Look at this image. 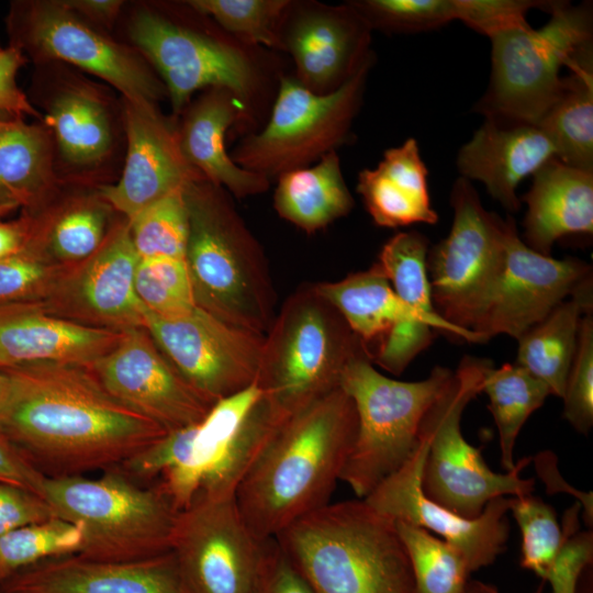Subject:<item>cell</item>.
Segmentation results:
<instances>
[{
  "label": "cell",
  "mask_w": 593,
  "mask_h": 593,
  "mask_svg": "<svg viewBox=\"0 0 593 593\" xmlns=\"http://www.w3.org/2000/svg\"><path fill=\"white\" fill-rule=\"evenodd\" d=\"M2 371L0 428L47 478L120 467L168 434L110 394L89 366L34 363Z\"/></svg>",
  "instance_id": "1"
},
{
  "label": "cell",
  "mask_w": 593,
  "mask_h": 593,
  "mask_svg": "<svg viewBox=\"0 0 593 593\" xmlns=\"http://www.w3.org/2000/svg\"><path fill=\"white\" fill-rule=\"evenodd\" d=\"M356 433L354 402L340 388L277 426L234 494L257 538L273 539L329 503Z\"/></svg>",
  "instance_id": "2"
},
{
  "label": "cell",
  "mask_w": 593,
  "mask_h": 593,
  "mask_svg": "<svg viewBox=\"0 0 593 593\" xmlns=\"http://www.w3.org/2000/svg\"><path fill=\"white\" fill-rule=\"evenodd\" d=\"M183 195L189 217L184 260L197 306L265 336L276 316V292L260 243L223 188L199 178Z\"/></svg>",
  "instance_id": "3"
},
{
  "label": "cell",
  "mask_w": 593,
  "mask_h": 593,
  "mask_svg": "<svg viewBox=\"0 0 593 593\" xmlns=\"http://www.w3.org/2000/svg\"><path fill=\"white\" fill-rule=\"evenodd\" d=\"M273 539L313 593H415L394 521L363 499L329 502Z\"/></svg>",
  "instance_id": "4"
},
{
  "label": "cell",
  "mask_w": 593,
  "mask_h": 593,
  "mask_svg": "<svg viewBox=\"0 0 593 593\" xmlns=\"http://www.w3.org/2000/svg\"><path fill=\"white\" fill-rule=\"evenodd\" d=\"M281 422L254 383L217 401L198 424L169 432L139 455L137 468L179 512L198 497H234Z\"/></svg>",
  "instance_id": "5"
},
{
  "label": "cell",
  "mask_w": 593,
  "mask_h": 593,
  "mask_svg": "<svg viewBox=\"0 0 593 593\" xmlns=\"http://www.w3.org/2000/svg\"><path fill=\"white\" fill-rule=\"evenodd\" d=\"M366 351L337 310L312 286L292 293L264 336L256 385L282 421L339 388Z\"/></svg>",
  "instance_id": "6"
},
{
  "label": "cell",
  "mask_w": 593,
  "mask_h": 593,
  "mask_svg": "<svg viewBox=\"0 0 593 593\" xmlns=\"http://www.w3.org/2000/svg\"><path fill=\"white\" fill-rule=\"evenodd\" d=\"M41 496L55 517L82 533L78 555L135 561L171 551L179 511L157 485H144L119 468L99 478H45Z\"/></svg>",
  "instance_id": "7"
},
{
  "label": "cell",
  "mask_w": 593,
  "mask_h": 593,
  "mask_svg": "<svg viewBox=\"0 0 593 593\" xmlns=\"http://www.w3.org/2000/svg\"><path fill=\"white\" fill-rule=\"evenodd\" d=\"M452 374L436 366L424 380L399 381L376 370L366 351L347 363L339 388L354 402L357 433L340 480L358 499L367 497L411 457L426 412Z\"/></svg>",
  "instance_id": "8"
},
{
  "label": "cell",
  "mask_w": 593,
  "mask_h": 593,
  "mask_svg": "<svg viewBox=\"0 0 593 593\" xmlns=\"http://www.w3.org/2000/svg\"><path fill=\"white\" fill-rule=\"evenodd\" d=\"M489 359L465 356L451 379L426 412L419 436L427 441L422 472L424 494L439 505L466 517H478L486 504L500 496L532 494L535 480L521 471L530 458H523L506 473L492 471L481 448L469 444L461 433V416L480 392Z\"/></svg>",
  "instance_id": "9"
},
{
  "label": "cell",
  "mask_w": 593,
  "mask_h": 593,
  "mask_svg": "<svg viewBox=\"0 0 593 593\" xmlns=\"http://www.w3.org/2000/svg\"><path fill=\"white\" fill-rule=\"evenodd\" d=\"M540 29L490 37L491 79L477 111L501 122L536 124L560 97L562 67L592 45L588 4L556 2Z\"/></svg>",
  "instance_id": "10"
},
{
  "label": "cell",
  "mask_w": 593,
  "mask_h": 593,
  "mask_svg": "<svg viewBox=\"0 0 593 593\" xmlns=\"http://www.w3.org/2000/svg\"><path fill=\"white\" fill-rule=\"evenodd\" d=\"M373 60L372 54L327 93H315L295 77L281 76L268 122L260 132L238 143L231 155L233 160L271 180L336 152L351 136Z\"/></svg>",
  "instance_id": "11"
},
{
  "label": "cell",
  "mask_w": 593,
  "mask_h": 593,
  "mask_svg": "<svg viewBox=\"0 0 593 593\" xmlns=\"http://www.w3.org/2000/svg\"><path fill=\"white\" fill-rule=\"evenodd\" d=\"M128 36L158 72L175 115L183 112L195 91L223 88L237 98L249 120L265 86L254 47L225 32L200 30L150 9L133 15Z\"/></svg>",
  "instance_id": "12"
},
{
  "label": "cell",
  "mask_w": 593,
  "mask_h": 593,
  "mask_svg": "<svg viewBox=\"0 0 593 593\" xmlns=\"http://www.w3.org/2000/svg\"><path fill=\"white\" fill-rule=\"evenodd\" d=\"M450 203V232L427 253L430 294L440 317L473 332L502 271L506 219L486 211L462 177L452 187Z\"/></svg>",
  "instance_id": "13"
},
{
  "label": "cell",
  "mask_w": 593,
  "mask_h": 593,
  "mask_svg": "<svg viewBox=\"0 0 593 593\" xmlns=\"http://www.w3.org/2000/svg\"><path fill=\"white\" fill-rule=\"evenodd\" d=\"M8 25L11 46L38 61L61 60L90 72L126 101L156 105L167 93L137 51L111 40L61 0L14 3Z\"/></svg>",
  "instance_id": "14"
},
{
  "label": "cell",
  "mask_w": 593,
  "mask_h": 593,
  "mask_svg": "<svg viewBox=\"0 0 593 593\" xmlns=\"http://www.w3.org/2000/svg\"><path fill=\"white\" fill-rule=\"evenodd\" d=\"M144 328L176 370L208 401L255 383L264 335L227 324L195 306L164 318L143 306Z\"/></svg>",
  "instance_id": "15"
},
{
  "label": "cell",
  "mask_w": 593,
  "mask_h": 593,
  "mask_svg": "<svg viewBox=\"0 0 593 593\" xmlns=\"http://www.w3.org/2000/svg\"><path fill=\"white\" fill-rule=\"evenodd\" d=\"M268 540L257 538L234 497H198L181 511L171 551L192 593H251Z\"/></svg>",
  "instance_id": "16"
},
{
  "label": "cell",
  "mask_w": 593,
  "mask_h": 593,
  "mask_svg": "<svg viewBox=\"0 0 593 593\" xmlns=\"http://www.w3.org/2000/svg\"><path fill=\"white\" fill-rule=\"evenodd\" d=\"M502 271L473 328L484 338L505 334L518 339L541 322L568 295L592 288L591 266L577 258L555 259L529 248L506 217Z\"/></svg>",
  "instance_id": "17"
},
{
  "label": "cell",
  "mask_w": 593,
  "mask_h": 593,
  "mask_svg": "<svg viewBox=\"0 0 593 593\" xmlns=\"http://www.w3.org/2000/svg\"><path fill=\"white\" fill-rule=\"evenodd\" d=\"M137 262L124 219L111 227L94 254L66 267L38 304L55 315L93 327L121 333L144 327L143 304L134 289Z\"/></svg>",
  "instance_id": "18"
},
{
  "label": "cell",
  "mask_w": 593,
  "mask_h": 593,
  "mask_svg": "<svg viewBox=\"0 0 593 593\" xmlns=\"http://www.w3.org/2000/svg\"><path fill=\"white\" fill-rule=\"evenodd\" d=\"M427 441L419 444L394 473L363 500L393 521L425 528L456 547L471 572L486 567L505 550L510 535L506 514L511 496L491 500L475 518H466L428 499L422 489Z\"/></svg>",
  "instance_id": "19"
},
{
  "label": "cell",
  "mask_w": 593,
  "mask_h": 593,
  "mask_svg": "<svg viewBox=\"0 0 593 593\" xmlns=\"http://www.w3.org/2000/svg\"><path fill=\"white\" fill-rule=\"evenodd\" d=\"M104 389L168 433L201 422L214 405L170 363L144 327L89 366Z\"/></svg>",
  "instance_id": "20"
},
{
  "label": "cell",
  "mask_w": 593,
  "mask_h": 593,
  "mask_svg": "<svg viewBox=\"0 0 593 593\" xmlns=\"http://www.w3.org/2000/svg\"><path fill=\"white\" fill-rule=\"evenodd\" d=\"M359 338L372 363L400 374L425 350L435 331L395 294L376 262L342 280L313 284Z\"/></svg>",
  "instance_id": "21"
},
{
  "label": "cell",
  "mask_w": 593,
  "mask_h": 593,
  "mask_svg": "<svg viewBox=\"0 0 593 593\" xmlns=\"http://www.w3.org/2000/svg\"><path fill=\"white\" fill-rule=\"evenodd\" d=\"M372 29L349 3L291 1L282 19L281 51L294 61V76L315 93L338 88L373 54Z\"/></svg>",
  "instance_id": "22"
},
{
  "label": "cell",
  "mask_w": 593,
  "mask_h": 593,
  "mask_svg": "<svg viewBox=\"0 0 593 593\" xmlns=\"http://www.w3.org/2000/svg\"><path fill=\"white\" fill-rule=\"evenodd\" d=\"M127 149L118 182L99 187L98 194L131 220L169 193L203 178L184 158L177 126L156 105L124 100Z\"/></svg>",
  "instance_id": "23"
},
{
  "label": "cell",
  "mask_w": 593,
  "mask_h": 593,
  "mask_svg": "<svg viewBox=\"0 0 593 593\" xmlns=\"http://www.w3.org/2000/svg\"><path fill=\"white\" fill-rule=\"evenodd\" d=\"M0 593H192L172 551L135 561H105L78 553L25 568Z\"/></svg>",
  "instance_id": "24"
},
{
  "label": "cell",
  "mask_w": 593,
  "mask_h": 593,
  "mask_svg": "<svg viewBox=\"0 0 593 593\" xmlns=\"http://www.w3.org/2000/svg\"><path fill=\"white\" fill-rule=\"evenodd\" d=\"M123 333L85 325L38 303L0 305V368L34 363L91 366Z\"/></svg>",
  "instance_id": "25"
},
{
  "label": "cell",
  "mask_w": 593,
  "mask_h": 593,
  "mask_svg": "<svg viewBox=\"0 0 593 593\" xmlns=\"http://www.w3.org/2000/svg\"><path fill=\"white\" fill-rule=\"evenodd\" d=\"M553 157L556 148L538 125L486 118L459 149L457 168L462 178L482 182L506 211L516 212L518 184Z\"/></svg>",
  "instance_id": "26"
},
{
  "label": "cell",
  "mask_w": 593,
  "mask_h": 593,
  "mask_svg": "<svg viewBox=\"0 0 593 593\" xmlns=\"http://www.w3.org/2000/svg\"><path fill=\"white\" fill-rule=\"evenodd\" d=\"M177 126L187 161L204 179L243 199L265 192L266 177L238 166L226 152L225 135L238 120H247L237 98L223 88L206 89L187 105Z\"/></svg>",
  "instance_id": "27"
},
{
  "label": "cell",
  "mask_w": 593,
  "mask_h": 593,
  "mask_svg": "<svg viewBox=\"0 0 593 593\" xmlns=\"http://www.w3.org/2000/svg\"><path fill=\"white\" fill-rule=\"evenodd\" d=\"M522 201L527 204L523 242L539 254L550 256L561 237L593 233V171L553 157L533 175Z\"/></svg>",
  "instance_id": "28"
},
{
  "label": "cell",
  "mask_w": 593,
  "mask_h": 593,
  "mask_svg": "<svg viewBox=\"0 0 593 593\" xmlns=\"http://www.w3.org/2000/svg\"><path fill=\"white\" fill-rule=\"evenodd\" d=\"M357 192L378 226L395 228L438 220L430 204L427 169L414 138L387 149L376 168L361 170Z\"/></svg>",
  "instance_id": "29"
},
{
  "label": "cell",
  "mask_w": 593,
  "mask_h": 593,
  "mask_svg": "<svg viewBox=\"0 0 593 593\" xmlns=\"http://www.w3.org/2000/svg\"><path fill=\"white\" fill-rule=\"evenodd\" d=\"M56 183L54 142L45 125L24 120L0 125V220L22 208H43Z\"/></svg>",
  "instance_id": "30"
},
{
  "label": "cell",
  "mask_w": 593,
  "mask_h": 593,
  "mask_svg": "<svg viewBox=\"0 0 593 593\" xmlns=\"http://www.w3.org/2000/svg\"><path fill=\"white\" fill-rule=\"evenodd\" d=\"M114 211L97 192L71 198L51 211L24 212L30 222L24 246L58 266H74L94 254L111 227Z\"/></svg>",
  "instance_id": "31"
},
{
  "label": "cell",
  "mask_w": 593,
  "mask_h": 593,
  "mask_svg": "<svg viewBox=\"0 0 593 593\" xmlns=\"http://www.w3.org/2000/svg\"><path fill=\"white\" fill-rule=\"evenodd\" d=\"M61 159L75 168H94L109 156L113 128L107 104L90 88L70 85L51 99L44 119Z\"/></svg>",
  "instance_id": "32"
},
{
  "label": "cell",
  "mask_w": 593,
  "mask_h": 593,
  "mask_svg": "<svg viewBox=\"0 0 593 593\" xmlns=\"http://www.w3.org/2000/svg\"><path fill=\"white\" fill-rule=\"evenodd\" d=\"M354 204L336 152L324 155L313 166L277 178L273 194L277 213L309 234L346 216Z\"/></svg>",
  "instance_id": "33"
},
{
  "label": "cell",
  "mask_w": 593,
  "mask_h": 593,
  "mask_svg": "<svg viewBox=\"0 0 593 593\" xmlns=\"http://www.w3.org/2000/svg\"><path fill=\"white\" fill-rule=\"evenodd\" d=\"M558 100L536 123L550 138L556 158L593 171V54L585 47L568 65Z\"/></svg>",
  "instance_id": "34"
},
{
  "label": "cell",
  "mask_w": 593,
  "mask_h": 593,
  "mask_svg": "<svg viewBox=\"0 0 593 593\" xmlns=\"http://www.w3.org/2000/svg\"><path fill=\"white\" fill-rule=\"evenodd\" d=\"M593 310L592 288L558 304L518 339L517 365L563 398L583 314Z\"/></svg>",
  "instance_id": "35"
},
{
  "label": "cell",
  "mask_w": 593,
  "mask_h": 593,
  "mask_svg": "<svg viewBox=\"0 0 593 593\" xmlns=\"http://www.w3.org/2000/svg\"><path fill=\"white\" fill-rule=\"evenodd\" d=\"M428 246L419 232L398 233L382 246L377 264L395 294L423 323L469 343H485L475 332L456 327L436 312L426 269Z\"/></svg>",
  "instance_id": "36"
},
{
  "label": "cell",
  "mask_w": 593,
  "mask_h": 593,
  "mask_svg": "<svg viewBox=\"0 0 593 593\" xmlns=\"http://www.w3.org/2000/svg\"><path fill=\"white\" fill-rule=\"evenodd\" d=\"M482 392L489 398L500 443L501 463L506 471L515 468L514 447L528 419L551 395L549 387L517 363L491 367L484 377Z\"/></svg>",
  "instance_id": "37"
},
{
  "label": "cell",
  "mask_w": 593,
  "mask_h": 593,
  "mask_svg": "<svg viewBox=\"0 0 593 593\" xmlns=\"http://www.w3.org/2000/svg\"><path fill=\"white\" fill-rule=\"evenodd\" d=\"M394 523L411 562L415 593H463L471 571L462 553L425 528Z\"/></svg>",
  "instance_id": "38"
},
{
  "label": "cell",
  "mask_w": 593,
  "mask_h": 593,
  "mask_svg": "<svg viewBox=\"0 0 593 593\" xmlns=\"http://www.w3.org/2000/svg\"><path fill=\"white\" fill-rule=\"evenodd\" d=\"M195 13L215 21L244 45L281 51L279 30L290 0H190Z\"/></svg>",
  "instance_id": "39"
},
{
  "label": "cell",
  "mask_w": 593,
  "mask_h": 593,
  "mask_svg": "<svg viewBox=\"0 0 593 593\" xmlns=\"http://www.w3.org/2000/svg\"><path fill=\"white\" fill-rule=\"evenodd\" d=\"M81 546V529L58 517L10 530L0 536V584L43 560L78 553Z\"/></svg>",
  "instance_id": "40"
},
{
  "label": "cell",
  "mask_w": 593,
  "mask_h": 593,
  "mask_svg": "<svg viewBox=\"0 0 593 593\" xmlns=\"http://www.w3.org/2000/svg\"><path fill=\"white\" fill-rule=\"evenodd\" d=\"M127 222L139 259H184L189 217L183 189L169 193Z\"/></svg>",
  "instance_id": "41"
},
{
  "label": "cell",
  "mask_w": 593,
  "mask_h": 593,
  "mask_svg": "<svg viewBox=\"0 0 593 593\" xmlns=\"http://www.w3.org/2000/svg\"><path fill=\"white\" fill-rule=\"evenodd\" d=\"M134 289L143 306L164 318L186 315L197 306L184 259L138 258Z\"/></svg>",
  "instance_id": "42"
},
{
  "label": "cell",
  "mask_w": 593,
  "mask_h": 593,
  "mask_svg": "<svg viewBox=\"0 0 593 593\" xmlns=\"http://www.w3.org/2000/svg\"><path fill=\"white\" fill-rule=\"evenodd\" d=\"M510 511L522 533L521 566L542 579L563 538L557 514L532 494L511 496Z\"/></svg>",
  "instance_id": "43"
},
{
  "label": "cell",
  "mask_w": 593,
  "mask_h": 593,
  "mask_svg": "<svg viewBox=\"0 0 593 593\" xmlns=\"http://www.w3.org/2000/svg\"><path fill=\"white\" fill-rule=\"evenodd\" d=\"M349 3L372 30L384 32H423L455 20L454 0H361Z\"/></svg>",
  "instance_id": "44"
},
{
  "label": "cell",
  "mask_w": 593,
  "mask_h": 593,
  "mask_svg": "<svg viewBox=\"0 0 593 593\" xmlns=\"http://www.w3.org/2000/svg\"><path fill=\"white\" fill-rule=\"evenodd\" d=\"M65 268L27 246L0 258V305L43 301Z\"/></svg>",
  "instance_id": "45"
},
{
  "label": "cell",
  "mask_w": 593,
  "mask_h": 593,
  "mask_svg": "<svg viewBox=\"0 0 593 593\" xmlns=\"http://www.w3.org/2000/svg\"><path fill=\"white\" fill-rule=\"evenodd\" d=\"M563 417L586 435L593 425V310L583 314L562 398Z\"/></svg>",
  "instance_id": "46"
},
{
  "label": "cell",
  "mask_w": 593,
  "mask_h": 593,
  "mask_svg": "<svg viewBox=\"0 0 593 593\" xmlns=\"http://www.w3.org/2000/svg\"><path fill=\"white\" fill-rule=\"evenodd\" d=\"M581 505L575 502L563 516L561 545L542 577L552 593H578L583 572L593 560V534L580 530Z\"/></svg>",
  "instance_id": "47"
},
{
  "label": "cell",
  "mask_w": 593,
  "mask_h": 593,
  "mask_svg": "<svg viewBox=\"0 0 593 593\" xmlns=\"http://www.w3.org/2000/svg\"><path fill=\"white\" fill-rule=\"evenodd\" d=\"M555 3L535 0H454L455 20L492 37L512 30L530 27L527 12L535 8L549 12Z\"/></svg>",
  "instance_id": "48"
},
{
  "label": "cell",
  "mask_w": 593,
  "mask_h": 593,
  "mask_svg": "<svg viewBox=\"0 0 593 593\" xmlns=\"http://www.w3.org/2000/svg\"><path fill=\"white\" fill-rule=\"evenodd\" d=\"M53 517L52 508L38 494L0 481V536Z\"/></svg>",
  "instance_id": "49"
},
{
  "label": "cell",
  "mask_w": 593,
  "mask_h": 593,
  "mask_svg": "<svg viewBox=\"0 0 593 593\" xmlns=\"http://www.w3.org/2000/svg\"><path fill=\"white\" fill-rule=\"evenodd\" d=\"M25 61V55L16 47L0 48V121L41 115L16 83V74Z\"/></svg>",
  "instance_id": "50"
},
{
  "label": "cell",
  "mask_w": 593,
  "mask_h": 593,
  "mask_svg": "<svg viewBox=\"0 0 593 593\" xmlns=\"http://www.w3.org/2000/svg\"><path fill=\"white\" fill-rule=\"evenodd\" d=\"M251 593H313L275 539H269L265 560Z\"/></svg>",
  "instance_id": "51"
},
{
  "label": "cell",
  "mask_w": 593,
  "mask_h": 593,
  "mask_svg": "<svg viewBox=\"0 0 593 593\" xmlns=\"http://www.w3.org/2000/svg\"><path fill=\"white\" fill-rule=\"evenodd\" d=\"M45 478L0 428V481L26 489L41 496Z\"/></svg>",
  "instance_id": "52"
},
{
  "label": "cell",
  "mask_w": 593,
  "mask_h": 593,
  "mask_svg": "<svg viewBox=\"0 0 593 593\" xmlns=\"http://www.w3.org/2000/svg\"><path fill=\"white\" fill-rule=\"evenodd\" d=\"M61 2L89 24L104 27L113 25L124 3L120 0H61Z\"/></svg>",
  "instance_id": "53"
},
{
  "label": "cell",
  "mask_w": 593,
  "mask_h": 593,
  "mask_svg": "<svg viewBox=\"0 0 593 593\" xmlns=\"http://www.w3.org/2000/svg\"><path fill=\"white\" fill-rule=\"evenodd\" d=\"M30 222L26 214L14 221L0 220V258L24 247L29 237Z\"/></svg>",
  "instance_id": "54"
},
{
  "label": "cell",
  "mask_w": 593,
  "mask_h": 593,
  "mask_svg": "<svg viewBox=\"0 0 593 593\" xmlns=\"http://www.w3.org/2000/svg\"><path fill=\"white\" fill-rule=\"evenodd\" d=\"M463 593H499L497 589L482 581H469Z\"/></svg>",
  "instance_id": "55"
},
{
  "label": "cell",
  "mask_w": 593,
  "mask_h": 593,
  "mask_svg": "<svg viewBox=\"0 0 593 593\" xmlns=\"http://www.w3.org/2000/svg\"><path fill=\"white\" fill-rule=\"evenodd\" d=\"M3 388H4V373L2 369L0 368V399L3 392Z\"/></svg>",
  "instance_id": "56"
},
{
  "label": "cell",
  "mask_w": 593,
  "mask_h": 593,
  "mask_svg": "<svg viewBox=\"0 0 593 593\" xmlns=\"http://www.w3.org/2000/svg\"><path fill=\"white\" fill-rule=\"evenodd\" d=\"M535 593H541V589H539V590H538L537 592H535Z\"/></svg>",
  "instance_id": "57"
},
{
  "label": "cell",
  "mask_w": 593,
  "mask_h": 593,
  "mask_svg": "<svg viewBox=\"0 0 593 593\" xmlns=\"http://www.w3.org/2000/svg\"><path fill=\"white\" fill-rule=\"evenodd\" d=\"M3 122H7V121H0V125H1Z\"/></svg>",
  "instance_id": "58"
},
{
  "label": "cell",
  "mask_w": 593,
  "mask_h": 593,
  "mask_svg": "<svg viewBox=\"0 0 593 593\" xmlns=\"http://www.w3.org/2000/svg\"><path fill=\"white\" fill-rule=\"evenodd\" d=\"M1 48V47H0Z\"/></svg>",
  "instance_id": "59"
}]
</instances>
